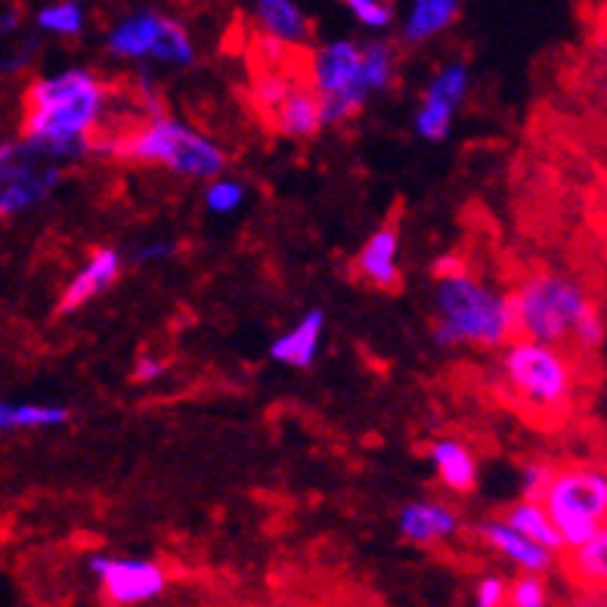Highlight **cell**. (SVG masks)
<instances>
[{"mask_svg":"<svg viewBox=\"0 0 607 607\" xmlns=\"http://www.w3.org/2000/svg\"><path fill=\"white\" fill-rule=\"evenodd\" d=\"M437 481L450 493H471L477 484V456L459 437H437L428 446Z\"/></svg>","mask_w":607,"mask_h":607,"instance_id":"ac0fdd59","label":"cell"},{"mask_svg":"<svg viewBox=\"0 0 607 607\" xmlns=\"http://www.w3.org/2000/svg\"><path fill=\"white\" fill-rule=\"evenodd\" d=\"M474 533L490 552L505 558L518 573H539V577H546V573H552L558 564V552L539 546V542H533L530 536H524L521 530L511 527L505 518L477 521Z\"/></svg>","mask_w":607,"mask_h":607,"instance_id":"7c38bea8","label":"cell"},{"mask_svg":"<svg viewBox=\"0 0 607 607\" xmlns=\"http://www.w3.org/2000/svg\"><path fill=\"white\" fill-rule=\"evenodd\" d=\"M505 604H511V607H546L549 604V586L539 573H521L515 583H508Z\"/></svg>","mask_w":607,"mask_h":607,"instance_id":"4316f807","label":"cell"},{"mask_svg":"<svg viewBox=\"0 0 607 607\" xmlns=\"http://www.w3.org/2000/svg\"><path fill=\"white\" fill-rule=\"evenodd\" d=\"M93 155L118 158L124 165L162 168L186 180H214L227 174V149L183 118L152 112L124 131H100L93 137Z\"/></svg>","mask_w":607,"mask_h":607,"instance_id":"3957f363","label":"cell"},{"mask_svg":"<svg viewBox=\"0 0 607 607\" xmlns=\"http://www.w3.org/2000/svg\"><path fill=\"white\" fill-rule=\"evenodd\" d=\"M35 25L41 35L53 38H81L87 28V7L81 0H53L35 13Z\"/></svg>","mask_w":607,"mask_h":607,"instance_id":"cb8c5ba5","label":"cell"},{"mask_svg":"<svg viewBox=\"0 0 607 607\" xmlns=\"http://www.w3.org/2000/svg\"><path fill=\"white\" fill-rule=\"evenodd\" d=\"M90 577L97 580L100 595L109 604L134 607L162 598L168 589V570L149 558H115V555H93L87 561Z\"/></svg>","mask_w":607,"mask_h":607,"instance_id":"30bf717a","label":"cell"},{"mask_svg":"<svg viewBox=\"0 0 607 607\" xmlns=\"http://www.w3.org/2000/svg\"><path fill=\"white\" fill-rule=\"evenodd\" d=\"M69 422L72 412L62 403H13V431H50Z\"/></svg>","mask_w":607,"mask_h":607,"instance_id":"d4e9b609","label":"cell"},{"mask_svg":"<svg viewBox=\"0 0 607 607\" xmlns=\"http://www.w3.org/2000/svg\"><path fill=\"white\" fill-rule=\"evenodd\" d=\"M363 44L338 38L329 44H319L310 53L307 62V84L319 97V115H323V127H344L354 121L372 93L363 84Z\"/></svg>","mask_w":607,"mask_h":607,"instance_id":"8992f818","label":"cell"},{"mask_svg":"<svg viewBox=\"0 0 607 607\" xmlns=\"http://www.w3.org/2000/svg\"><path fill=\"white\" fill-rule=\"evenodd\" d=\"M400 230L394 223H381V227L363 242V248L354 258V273L381 292H397L403 285V267H400Z\"/></svg>","mask_w":607,"mask_h":607,"instance_id":"5bb4252c","label":"cell"},{"mask_svg":"<svg viewBox=\"0 0 607 607\" xmlns=\"http://www.w3.org/2000/svg\"><path fill=\"white\" fill-rule=\"evenodd\" d=\"M106 53L127 62H158L168 69H189L199 59L189 31L158 10L121 16L106 35Z\"/></svg>","mask_w":607,"mask_h":607,"instance_id":"ba28073f","label":"cell"},{"mask_svg":"<svg viewBox=\"0 0 607 607\" xmlns=\"http://www.w3.org/2000/svg\"><path fill=\"white\" fill-rule=\"evenodd\" d=\"M19 25H22V13L19 10L10 7V10L0 13V35H16Z\"/></svg>","mask_w":607,"mask_h":607,"instance_id":"836d02e7","label":"cell"},{"mask_svg":"<svg viewBox=\"0 0 607 607\" xmlns=\"http://www.w3.org/2000/svg\"><path fill=\"white\" fill-rule=\"evenodd\" d=\"M174 258H177V245L171 239H149V242H140L127 251V261L137 264V267H155V264H165Z\"/></svg>","mask_w":607,"mask_h":607,"instance_id":"f1b7e54d","label":"cell"},{"mask_svg":"<svg viewBox=\"0 0 607 607\" xmlns=\"http://www.w3.org/2000/svg\"><path fill=\"white\" fill-rule=\"evenodd\" d=\"M124 270V254L112 245H100L87 254V261L78 267V273L66 282V289L59 295L56 313L69 316L78 313L81 307H87L93 298H100L103 292H109L112 285L118 282Z\"/></svg>","mask_w":607,"mask_h":607,"instance_id":"4fadbf2b","label":"cell"},{"mask_svg":"<svg viewBox=\"0 0 607 607\" xmlns=\"http://www.w3.org/2000/svg\"><path fill=\"white\" fill-rule=\"evenodd\" d=\"M245 199H248V189L239 180L227 177V174L208 180V186H205V208L214 217H233V214H239L245 208Z\"/></svg>","mask_w":607,"mask_h":607,"instance_id":"484cf974","label":"cell"},{"mask_svg":"<svg viewBox=\"0 0 607 607\" xmlns=\"http://www.w3.org/2000/svg\"><path fill=\"white\" fill-rule=\"evenodd\" d=\"M165 372H168V360L155 357V354H143L134 363V381H140V385H149V381L165 378Z\"/></svg>","mask_w":607,"mask_h":607,"instance_id":"d6a6232c","label":"cell"},{"mask_svg":"<svg viewBox=\"0 0 607 607\" xmlns=\"http://www.w3.org/2000/svg\"><path fill=\"white\" fill-rule=\"evenodd\" d=\"M462 0H409L400 35L409 47H422L443 31H450L459 19Z\"/></svg>","mask_w":607,"mask_h":607,"instance_id":"ffe728a7","label":"cell"},{"mask_svg":"<svg viewBox=\"0 0 607 607\" xmlns=\"http://www.w3.org/2000/svg\"><path fill=\"white\" fill-rule=\"evenodd\" d=\"M561 536V546H580L595 536L607 518V477L592 465L555 468L552 481L539 499Z\"/></svg>","mask_w":607,"mask_h":607,"instance_id":"52a82bcc","label":"cell"},{"mask_svg":"<svg viewBox=\"0 0 607 607\" xmlns=\"http://www.w3.org/2000/svg\"><path fill=\"white\" fill-rule=\"evenodd\" d=\"M270 124H273V131L285 140H295V143L313 140L319 131H323L319 97L313 93V87L304 81H295L289 87V93L279 100V106L270 112Z\"/></svg>","mask_w":607,"mask_h":607,"instance_id":"2e32d148","label":"cell"},{"mask_svg":"<svg viewBox=\"0 0 607 607\" xmlns=\"http://www.w3.org/2000/svg\"><path fill=\"white\" fill-rule=\"evenodd\" d=\"M323 332H326V313L313 307L307 310L298 323L282 332L279 338L270 341L267 354L273 363L289 366V369H310L319 357V344H323Z\"/></svg>","mask_w":607,"mask_h":607,"instance_id":"e0dca14e","label":"cell"},{"mask_svg":"<svg viewBox=\"0 0 607 607\" xmlns=\"http://www.w3.org/2000/svg\"><path fill=\"white\" fill-rule=\"evenodd\" d=\"M499 350V385L508 400L546 422L570 412L580 375L567 347L515 335Z\"/></svg>","mask_w":607,"mask_h":607,"instance_id":"5b68a950","label":"cell"},{"mask_svg":"<svg viewBox=\"0 0 607 607\" xmlns=\"http://www.w3.org/2000/svg\"><path fill=\"white\" fill-rule=\"evenodd\" d=\"M555 474V465L552 462H542V459H533L521 468V496L527 499H542V493H546L549 481Z\"/></svg>","mask_w":607,"mask_h":607,"instance_id":"f546056e","label":"cell"},{"mask_svg":"<svg viewBox=\"0 0 607 607\" xmlns=\"http://www.w3.org/2000/svg\"><path fill=\"white\" fill-rule=\"evenodd\" d=\"M511 310H515V332L521 338L546 341L595 357L604 347V316L601 304L586 285L570 273H533L515 285Z\"/></svg>","mask_w":607,"mask_h":607,"instance_id":"7a4b0ae2","label":"cell"},{"mask_svg":"<svg viewBox=\"0 0 607 607\" xmlns=\"http://www.w3.org/2000/svg\"><path fill=\"white\" fill-rule=\"evenodd\" d=\"M35 53H38V38H25V41H19L4 59H0V72H7V75H22L31 62H35Z\"/></svg>","mask_w":607,"mask_h":607,"instance_id":"4dcf8cb0","label":"cell"},{"mask_svg":"<svg viewBox=\"0 0 607 607\" xmlns=\"http://www.w3.org/2000/svg\"><path fill=\"white\" fill-rule=\"evenodd\" d=\"M363 84L372 97L378 93H388L397 84V72H400V56L394 41L388 38H375L369 44H363Z\"/></svg>","mask_w":607,"mask_h":607,"instance_id":"603a6c76","label":"cell"},{"mask_svg":"<svg viewBox=\"0 0 607 607\" xmlns=\"http://www.w3.org/2000/svg\"><path fill=\"white\" fill-rule=\"evenodd\" d=\"M254 22L261 35L285 47H304L313 35L307 13L295 0H254Z\"/></svg>","mask_w":607,"mask_h":607,"instance_id":"d6986e66","label":"cell"},{"mask_svg":"<svg viewBox=\"0 0 607 607\" xmlns=\"http://www.w3.org/2000/svg\"><path fill=\"white\" fill-rule=\"evenodd\" d=\"M400 536L409 546H437V542L453 539L462 530V518L453 505L437 499H412L397 515Z\"/></svg>","mask_w":607,"mask_h":607,"instance_id":"9a60e30c","label":"cell"},{"mask_svg":"<svg viewBox=\"0 0 607 607\" xmlns=\"http://www.w3.org/2000/svg\"><path fill=\"white\" fill-rule=\"evenodd\" d=\"M515 335V310L508 292L456 264H446L437 273L431 341L440 350H499Z\"/></svg>","mask_w":607,"mask_h":607,"instance_id":"277c9868","label":"cell"},{"mask_svg":"<svg viewBox=\"0 0 607 607\" xmlns=\"http://www.w3.org/2000/svg\"><path fill=\"white\" fill-rule=\"evenodd\" d=\"M505 592H508V583L502 577H484L474 586V604L477 607H502Z\"/></svg>","mask_w":607,"mask_h":607,"instance_id":"1f68e13d","label":"cell"},{"mask_svg":"<svg viewBox=\"0 0 607 607\" xmlns=\"http://www.w3.org/2000/svg\"><path fill=\"white\" fill-rule=\"evenodd\" d=\"M471 90V69L465 59H450L431 75L422 103L412 115V127L415 134L428 143H443L453 131L456 112L462 109V103L468 100Z\"/></svg>","mask_w":607,"mask_h":607,"instance_id":"8fae6325","label":"cell"},{"mask_svg":"<svg viewBox=\"0 0 607 607\" xmlns=\"http://www.w3.org/2000/svg\"><path fill=\"white\" fill-rule=\"evenodd\" d=\"M564 552H567L570 580L589 592H601L607 583V530L601 527L595 536L583 539L580 546H570Z\"/></svg>","mask_w":607,"mask_h":607,"instance_id":"44dd1931","label":"cell"},{"mask_svg":"<svg viewBox=\"0 0 607 607\" xmlns=\"http://www.w3.org/2000/svg\"><path fill=\"white\" fill-rule=\"evenodd\" d=\"M109 84L84 66L41 75L25 90L22 140L56 165L84 162L93 155V137L103 131Z\"/></svg>","mask_w":607,"mask_h":607,"instance_id":"6da1fadb","label":"cell"},{"mask_svg":"<svg viewBox=\"0 0 607 607\" xmlns=\"http://www.w3.org/2000/svg\"><path fill=\"white\" fill-rule=\"evenodd\" d=\"M502 518H505L511 527H515V530H521L524 536H530L533 542H539V546H546V549H552V552H558V555L564 552L561 536H558V530H555V524H552V518H549L546 505H542L539 499L521 496L515 505L505 508Z\"/></svg>","mask_w":607,"mask_h":607,"instance_id":"7402d4cb","label":"cell"},{"mask_svg":"<svg viewBox=\"0 0 607 607\" xmlns=\"http://www.w3.org/2000/svg\"><path fill=\"white\" fill-rule=\"evenodd\" d=\"M13 431V403L0 400V434Z\"/></svg>","mask_w":607,"mask_h":607,"instance_id":"e575fe53","label":"cell"},{"mask_svg":"<svg viewBox=\"0 0 607 607\" xmlns=\"http://www.w3.org/2000/svg\"><path fill=\"white\" fill-rule=\"evenodd\" d=\"M66 168L19 140L0 143V220L38 211L62 186Z\"/></svg>","mask_w":607,"mask_h":607,"instance_id":"9c48e42d","label":"cell"},{"mask_svg":"<svg viewBox=\"0 0 607 607\" xmlns=\"http://www.w3.org/2000/svg\"><path fill=\"white\" fill-rule=\"evenodd\" d=\"M338 4H344V7H350V4H357V0H338Z\"/></svg>","mask_w":607,"mask_h":607,"instance_id":"d590c367","label":"cell"},{"mask_svg":"<svg viewBox=\"0 0 607 607\" xmlns=\"http://www.w3.org/2000/svg\"><path fill=\"white\" fill-rule=\"evenodd\" d=\"M350 10L369 31H388L394 25V7L388 0H357V4H350Z\"/></svg>","mask_w":607,"mask_h":607,"instance_id":"83f0119b","label":"cell"}]
</instances>
